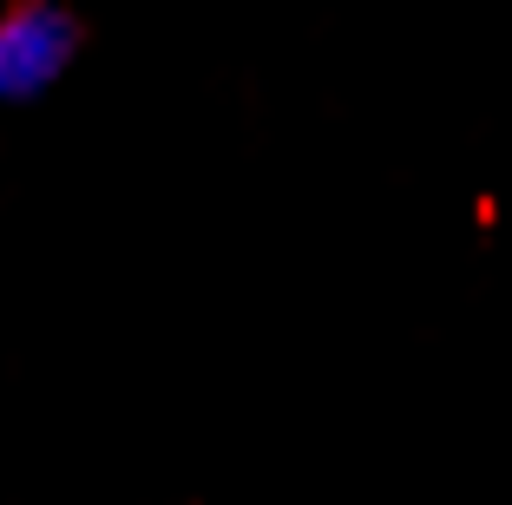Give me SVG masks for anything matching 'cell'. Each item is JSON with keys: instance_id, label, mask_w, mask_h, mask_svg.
I'll use <instances>...</instances> for the list:
<instances>
[{"instance_id": "1", "label": "cell", "mask_w": 512, "mask_h": 505, "mask_svg": "<svg viewBox=\"0 0 512 505\" xmlns=\"http://www.w3.org/2000/svg\"><path fill=\"white\" fill-rule=\"evenodd\" d=\"M73 60V20L60 7H46V0H27L14 14L0 20V86L27 99V92L53 86Z\"/></svg>"}]
</instances>
